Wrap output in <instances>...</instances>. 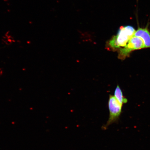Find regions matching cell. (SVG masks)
Masks as SVG:
<instances>
[{
	"instance_id": "5",
	"label": "cell",
	"mask_w": 150,
	"mask_h": 150,
	"mask_svg": "<svg viewBox=\"0 0 150 150\" xmlns=\"http://www.w3.org/2000/svg\"><path fill=\"white\" fill-rule=\"evenodd\" d=\"M114 96L122 105L127 102V99L123 97L122 92L119 86H117L116 88L114 93Z\"/></svg>"
},
{
	"instance_id": "2",
	"label": "cell",
	"mask_w": 150,
	"mask_h": 150,
	"mask_svg": "<svg viewBox=\"0 0 150 150\" xmlns=\"http://www.w3.org/2000/svg\"><path fill=\"white\" fill-rule=\"evenodd\" d=\"M108 105L110 112L109 117L106 125L103 127L105 129L119 120L121 113L122 107L115 96L112 95H110Z\"/></svg>"
},
{
	"instance_id": "3",
	"label": "cell",
	"mask_w": 150,
	"mask_h": 150,
	"mask_svg": "<svg viewBox=\"0 0 150 150\" xmlns=\"http://www.w3.org/2000/svg\"><path fill=\"white\" fill-rule=\"evenodd\" d=\"M143 40L141 38L132 37L125 47L120 48L118 57L120 59H124L130 55L131 52L134 50L145 48Z\"/></svg>"
},
{
	"instance_id": "4",
	"label": "cell",
	"mask_w": 150,
	"mask_h": 150,
	"mask_svg": "<svg viewBox=\"0 0 150 150\" xmlns=\"http://www.w3.org/2000/svg\"><path fill=\"white\" fill-rule=\"evenodd\" d=\"M134 36L140 37L142 39L145 48H150V33L147 27H139Z\"/></svg>"
},
{
	"instance_id": "1",
	"label": "cell",
	"mask_w": 150,
	"mask_h": 150,
	"mask_svg": "<svg viewBox=\"0 0 150 150\" xmlns=\"http://www.w3.org/2000/svg\"><path fill=\"white\" fill-rule=\"evenodd\" d=\"M136 30L130 25L122 26L117 34L109 41L108 46L112 50H116L126 45L131 38L134 36Z\"/></svg>"
}]
</instances>
